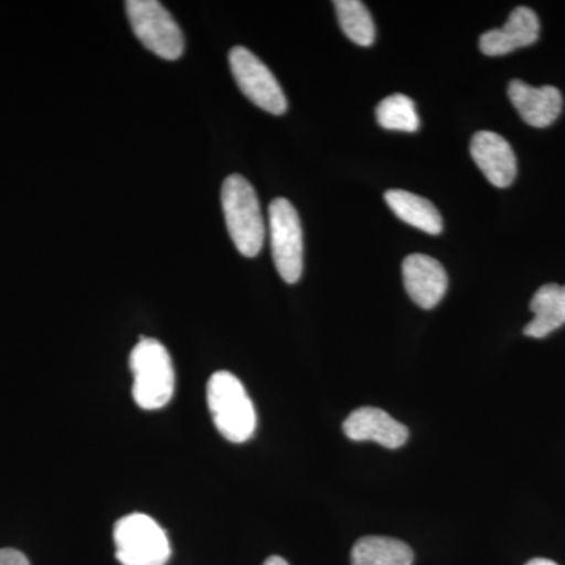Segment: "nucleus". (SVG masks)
Returning a JSON list of instances; mask_svg holds the SVG:
<instances>
[{
    "label": "nucleus",
    "mask_w": 565,
    "mask_h": 565,
    "mask_svg": "<svg viewBox=\"0 0 565 565\" xmlns=\"http://www.w3.org/2000/svg\"><path fill=\"white\" fill-rule=\"evenodd\" d=\"M134 35L163 61H178L184 52V35L169 10L156 0L125 3Z\"/></svg>",
    "instance_id": "obj_5"
},
{
    "label": "nucleus",
    "mask_w": 565,
    "mask_h": 565,
    "mask_svg": "<svg viewBox=\"0 0 565 565\" xmlns=\"http://www.w3.org/2000/svg\"><path fill=\"white\" fill-rule=\"evenodd\" d=\"M333 6L345 36L359 46H371L375 40V25L366 6L360 0H337Z\"/></svg>",
    "instance_id": "obj_16"
},
{
    "label": "nucleus",
    "mask_w": 565,
    "mask_h": 565,
    "mask_svg": "<svg viewBox=\"0 0 565 565\" xmlns=\"http://www.w3.org/2000/svg\"><path fill=\"white\" fill-rule=\"evenodd\" d=\"M471 158L494 188H509L516 177V158L509 141L492 131L476 132L470 143Z\"/></svg>",
    "instance_id": "obj_9"
},
{
    "label": "nucleus",
    "mask_w": 565,
    "mask_h": 565,
    "mask_svg": "<svg viewBox=\"0 0 565 565\" xmlns=\"http://www.w3.org/2000/svg\"><path fill=\"white\" fill-rule=\"evenodd\" d=\"M345 437L353 441H375L388 449L407 444L408 429L377 407H360L345 418Z\"/></svg>",
    "instance_id": "obj_10"
},
{
    "label": "nucleus",
    "mask_w": 565,
    "mask_h": 565,
    "mask_svg": "<svg viewBox=\"0 0 565 565\" xmlns=\"http://www.w3.org/2000/svg\"><path fill=\"white\" fill-rule=\"evenodd\" d=\"M228 61L237 87L253 104L273 115H282L288 110L285 92L273 71L252 51L243 46L233 47Z\"/></svg>",
    "instance_id": "obj_7"
},
{
    "label": "nucleus",
    "mask_w": 565,
    "mask_h": 565,
    "mask_svg": "<svg viewBox=\"0 0 565 565\" xmlns=\"http://www.w3.org/2000/svg\"><path fill=\"white\" fill-rule=\"evenodd\" d=\"M405 291L418 307L433 310L444 300L448 289V275L433 256L408 255L403 263Z\"/></svg>",
    "instance_id": "obj_8"
},
{
    "label": "nucleus",
    "mask_w": 565,
    "mask_h": 565,
    "mask_svg": "<svg viewBox=\"0 0 565 565\" xmlns=\"http://www.w3.org/2000/svg\"><path fill=\"white\" fill-rule=\"evenodd\" d=\"M207 407L215 427L232 444H245L256 429V412L247 390L228 371L212 374L206 386Z\"/></svg>",
    "instance_id": "obj_1"
},
{
    "label": "nucleus",
    "mask_w": 565,
    "mask_h": 565,
    "mask_svg": "<svg viewBox=\"0 0 565 565\" xmlns=\"http://www.w3.org/2000/svg\"><path fill=\"white\" fill-rule=\"evenodd\" d=\"M222 207L234 247L245 258H255L266 239L262 206L250 182L232 174L222 185Z\"/></svg>",
    "instance_id": "obj_2"
},
{
    "label": "nucleus",
    "mask_w": 565,
    "mask_h": 565,
    "mask_svg": "<svg viewBox=\"0 0 565 565\" xmlns=\"http://www.w3.org/2000/svg\"><path fill=\"white\" fill-rule=\"evenodd\" d=\"M508 95L523 121L533 128H548L563 110V95L552 85L535 88L515 79L509 84Z\"/></svg>",
    "instance_id": "obj_12"
},
{
    "label": "nucleus",
    "mask_w": 565,
    "mask_h": 565,
    "mask_svg": "<svg viewBox=\"0 0 565 565\" xmlns=\"http://www.w3.org/2000/svg\"><path fill=\"white\" fill-rule=\"evenodd\" d=\"M414 550L397 539L366 535L352 548V565H414Z\"/></svg>",
    "instance_id": "obj_15"
},
{
    "label": "nucleus",
    "mask_w": 565,
    "mask_h": 565,
    "mask_svg": "<svg viewBox=\"0 0 565 565\" xmlns=\"http://www.w3.org/2000/svg\"><path fill=\"white\" fill-rule=\"evenodd\" d=\"M375 117L379 125L388 131L416 132L419 129V117L414 99L401 93L379 103Z\"/></svg>",
    "instance_id": "obj_17"
},
{
    "label": "nucleus",
    "mask_w": 565,
    "mask_h": 565,
    "mask_svg": "<svg viewBox=\"0 0 565 565\" xmlns=\"http://www.w3.org/2000/svg\"><path fill=\"white\" fill-rule=\"evenodd\" d=\"M526 565H557L555 561L544 559V557H535L531 559Z\"/></svg>",
    "instance_id": "obj_20"
},
{
    "label": "nucleus",
    "mask_w": 565,
    "mask_h": 565,
    "mask_svg": "<svg viewBox=\"0 0 565 565\" xmlns=\"http://www.w3.org/2000/svg\"><path fill=\"white\" fill-rule=\"evenodd\" d=\"M269 232L275 267L282 280L294 285L303 273V233L299 214L288 200L270 203Z\"/></svg>",
    "instance_id": "obj_6"
},
{
    "label": "nucleus",
    "mask_w": 565,
    "mask_h": 565,
    "mask_svg": "<svg viewBox=\"0 0 565 565\" xmlns=\"http://www.w3.org/2000/svg\"><path fill=\"white\" fill-rule=\"evenodd\" d=\"M263 565H289L288 561L282 559L280 556L267 557L266 563Z\"/></svg>",
    "instance_id": "obj_19"
},
{
    "label": "nucleus",
    "mask_w": 565,
    "mask_h": 565,
    "mask_svg": "<svg viewBox=\"0 0 565 565\" xmlns=\"http://www.w3.org/2000/svg\"><path fill=\"white\" fill-rule=\"evenodd\" d=\"M541 35V21L535 11L527 7H516L503 28L482 33L479 47L489 57L511 54L520 47L534 44Z\"/></svg>",
    "instance_id": "obj_11"
},
{
    "label": "nucleus",
    "mask_w": 565,
    "mask_h": 565,
    "mask_svg": "<svg viewBox=\"0 0 565 565\" xmlns=\"http://www.w3.org/2000/svg\"><path fill=\"white\" fill-rule=\"evenodd\" d=\"M0 565H31L24 553L14 548L0 550Z\"/></svg>",
    "instance_id": "obj_18"
},
{
    "label": "nucleus",
    "mask_w": 565,
    "mask_h": 565,
    "mask_svg": "<svg viewBox=\"0 0 565 565\" xmlns=\"http://www.w3.org/2000/svg\"><path fill=\"white\" fill-rule=\"evenodd\" d=\"M385 202L397 218L422 230L427 234H440L444 232V221L440 212L429 200L407 191L385 192Z\"/></svg>",
    "instance_id": "obj_14"
},
{
    "label": "nucleus",
    "mask_w": 565,
    "mask_h": 565,
    "mask_svg": "<svg viewBox=\"0 0 565 565\" xmlns=\"http://www.w3.org/2000/svg\"><path fill=\"white\" fill-rule=\"evenodd\" d=\"M534 319L525 327L526 337H548L550 333L563 327L565 323V286L548 282L534 294L530 303Z\"/></svg>",
    "instance_id": "obj_13"
},
{
    "label": "nucleus",
    "mask_w": 565,
    "mask_h": 565,
    "mask_svg": "<svg viewBox=\"0 0 565 565\" xmlns=\"http://www.w3.org/2000/svg\"><path fill=\"white\" fill-rule=\"evenodd\" d=\"M129 366L134 377V401L140 408L158 411L172 401L174 370L166 345L152 338H141L129 356Z\"/></svg>",
    "instance_id": "obj_3"
},
{
    "label": "nucleus",
    "mask_w": 565,
    "mask_h": 565,
    "mask_svg": "<svg viewBox=\"0 0 565 565\" xmlns=\"http://www.w3.org/2000/svg\"><path fill=\"white\" fill-rule=\"evenodd\" d=\"M115 556L121 565H166L172 546L162 526L147 514L122 516L114 527Z\"/></svg>",
    "instance_id": "obj_4"
}]
</instances>
